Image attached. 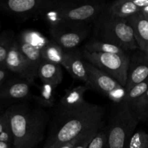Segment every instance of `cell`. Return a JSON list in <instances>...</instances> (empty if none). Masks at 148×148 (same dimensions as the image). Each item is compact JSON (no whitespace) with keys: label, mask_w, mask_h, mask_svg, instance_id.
Returning <instances> with one entry per match:
<instances>
[{"label":"cell","mask_w":148,"mask_h":148,"mask_svg":"<svg viewBox=\"0 0 148 148\" xmlns=\"http://www.w3.org/2000/svg\"><path fill=\"white\" fill-rule=\"evenodd\" d=\"M84 60L107 74L121 86H126L130 56L127 54L91 53L83 50Z\"/></svg>","instance_id":"cell-6"},{"label":"cell","mask_w":148,"mask_h":148,"mask_svg":"<svg viewBox=\"0 0 148 148\" xmlns=\"http://www.w3.org/2000/svg\"><path fill=\"white\" fill-rule=\"evenodd\" d=\"M100 130H93V131L89 132L87 133L82 139H81V141L78 143V144L75 145V147L74 148H87L88 147L89 145L90 144V143L91 142V140L94 139V137H95L97 134V133L100 131Z\"/></svg>","instance_id":"cell-28"},{"label":"cell","mask_w":148,"mask_h":148,"mask_svg":"<svg viewBox=\"0 0 148 148\" xmlns=\"http://www.w3.org/2000/svg\"><path fill=\"white\" fill-rule=\"evenodd\" d=\"M4 66L9 72L16 74L30 85L38 77L37 72L32 68L28 61L20 51L16 37L7 55Z\"/></svg>","instance_id":"cell-9"},{"label":"cell","mask_w":148,"mask_h":148,"mask_svg":"<svg viewBox=\"0 0 148 148\" xmlns=\"http://www.w3.org/2000/svg\"><path fill=\"white\" fill-rule=\"evenodd\" d=\"M148 77V59L142 51L135 53L130 57L127 81H126V92L133 86L140 83Z\"/></svg>","instance_id":"cell-12"},{"label":"cell","mask_w":148,"mask_h":148,"mask_svg":"<svg viewBox=\"0 0 148 148\" xmlns=\"http://www.w3.org/2000/svg\"><path fill=\"white\" fill-rule=\"evenodd\" d=\"M129 106L136 114L139 121L148 119V90Z\"/></svg>","instance_id":"cell-24"},{"label":"cell","mask_w":148,"mask_h":148,"mask_svg":"<svg viewBox=\"0 0 148 148\" xmlns=\"http://www.w3.org/2000/svg\"><path fill=\"white\" fill-rule=\"evenodd\" d=\"M132 27L138 49L145 52L148 48V20L138 12L126 18Z\"/></svg>","instance_id":"cell-14"},{"label":"cell","mask_w":148,"mask_h":148,"mask_svg":"<svg viewBox=\"0 0 148 148\" xmlns=\"http://www.w3.org/2000/svg\"><path fill=\"white\" fill-rule=\"evenodd\" d=\"M139 122L129 103L123 101L116 104L107 131V148H126Z\"/></svg>","instance_id":"cell-5"},{"label":"cell","mask_w":148,"mask_h":148,"mask_svg":"<svg viewBox=\"0 0 148 148\" xmlns=\"http://www.w3.org/2000/svg\"><path fill=\"white\" fill-rule=\"evenodd\" d=\"M15 37V33L10 30L0 33V68L5 69L6 59Z\"/></svg>","instance_id":"cell-23"},{"label":"cell","mask_w":148,"mask_h":148,"mask_svg":"<svg viewBox=\"0 0 148 148\" xmlns=\"http://www.w3.org/2000/svg\"><path fill=\"white\" fill-rule=\"evenodd\" d=\"M41 53L43 60L65 66L68 50H65L51 39L47 44L42 48Z\"/></svg>","instance_id":"cell-17"},{"label":"cell","mask_w":148,"mask_h":148,"mask_svg":"<svg viewBox=\"0 0 148 148\" xmlns=\"http://www.w3.org/2000/svg\"><path fill=\"white\" fill-rule=\"evenodd\" d=\"M104 108L86 101L75 108L55 109L48 131L47 140L43 148H51L68 143L79 136L103 127Z\"/></svg>","instance_id":"cell-1"},{"label":"cell","mask_w":148,"mask_h":148,"mask_svg":"<svg viewBox=\"0 0 148 148\" xmlns=\"http://www.w3.org/2000/svg\"><path fill=\"white\" fill-rule=\"evenodd\" d=\"M85 67L88 77V82L86 85L104 94L107 98L113 91L123 87L107 74L97 69L86 61H85Z\"/></svg>","instance_id":"cell-10"},{"label":"cell","mask_w":148,"mask_h":148,"mask_svg":"<svg viewBox=\"0 0 148 148\" xmlns=\"http://www.w3.org/2000/svg\"><path fill=\"white\" fill-rule=\"evenodd\" d=\"M17 40L20 51L28 61L32 68L37 72L38 68L43 61L41 53V50L31 46L29 43L19 40V39H17Z\"/></svg>","instance_id":"cell-20"},{"label":"cell","mask_w":148,"mask_h":148,"mask_svg":"<svg viewBox=\"0 0 148 148\" xmlns=\"http://www.w3.org/2000/svg\"><path fill=\"white\" fill-rule=\"evenodd\" d=\"M30 84L23 79H7L0 88V103L24 102L31 96Z\"/></svg>","instance_id":"cell-11"},{"label":"cell","mask_w":148,"mask_h":148,"mask_svg":"<svg viewBox=\"0 0 148 148\" xmlns=\"http://www.w3.org/2000/svg\"><path fill=\"white\" fill-rule=\"evenodd\" d=\"M96 20L95 31L100 40L115 45L125 52L138 49L132 27L126 19L111 14L105 7Z\"/></svg>","instance_id":"cell-4"},{"label":"cell","mask_w":148,"mask_h":148,"mask_svg":"<svg viewBox=\"0 0 148 148\" xmlns=\"http://www.w3.org/2000/svg\"><path fill=\"white\" fill-rule=\"evenodd\" d=\"M90 32V26L49 27L52 40L65 50H72L78 46Z\"/></svg>","instance_id":"cell-8"},{"label":"cell","mask_w":148,"mask_h":148,"mask_svg":"<svg viewBox=\"0 0 148 148\" xmlns=\"http://www.w3.org/2000/svg\"><path fill=\"white\" fill-rule=\"evenodd\" d=\"M9 71L6 69L0 68V88L5 83L6 81L8 79Z\"/></svg>","instance_id":"cell-32"},{"label":"cell","mask_w":148,"mask_h":148,"mask_svg":"<svg viewBox=\"0 0 148 148\" xmlns=\"http://www.w3.org/2000/svg\"><path fill=\"white\" fill-rule=\"evenodd\" d=\"M4 111V110L3 109V108H2V104L0 103V114H1V112H3Z\"/></svg>","instance_id":"cell-36"},{"label":"cell","mask_w":148,"mask_h":148,"mask_svg":"<svg viewBox=\"0 0 148 148\" xmlns=\"http://www.w3.org/2000/svg\"><path fill=\"white\" fill-rule=\"evenodd\" d=\"M57 87L52 84L42 82L39 90V94L33 96L38 105L42 108H51L55 106V90Z\"/></svg>","instance_id":"cell-21"},{"label":"cell","mask_w":148,"mask_h":148,"mask_svg":"<svg viewBox=\"0 0 148 148\" xmlns=\"http://www.w3.org/2000/svg\"><path fill=\"white\" fill-rule=\"evenodd\" d=\"M0 142L8 143L11 145H13V136L11 129H10V124L5 130H4L0 133Z\"/></svg>","instance_id":"cell-29"},{"label":"cell","mask_w":148,"mask_h":148,"mask_svg":"<svg viewBox=\"0 0 148 148\" xmlns=\"http://www.w3.org/2000/svg\"><path fill=\"white\" fill-rule=\"evenodd\" d=\"M37 77L40 78L42 82L57 87L63 79L62 66L43 60L38 68Z\"/></svg>","instance_id":"cell-15"},{"label":"cell","mask_w":148,"mask_h":148,"mask_svg":"<svg viewBox=\"0 0 148 148\" xmlns=\"http://www.w3.org/2000/svg\"><path fill=\"white\" fill-rule=\"evenodd\" d=\"M107 144V131L101 130L94 137L87 148H104Z\"/></svg>","instance_id":"cell-27"},{"label":"cell","mask_w":148,"mask_h":148,"mask_svg":"<svg viewBox=\"0 0 148 148\" xmlns=\"http://www.w3.org/2000/svg\"><path fill=\"white\" fill-rule=\"evenodd\" d=\"M9 116L8 111L6 108L3 112L0 114V133L5 130L9 126Z\"/></svg>","instance_id":"cell-31"},{"label":"cell","mask_w":148,"mask_h":148,"mask_svg":"<svg viewBox=\"0 0 148 148\" xmlns=\"http://www.w3.org/2000/svg\"><path fill=\"white\" fill-rule=\"evenodd\" d=\"M126 148H148V134L143 130H139L132 134Z\"/></svg>","instance_id":"cell-26"},{"label":"cell","mask_w":148,"mask_h":148,"mask_svg":"<svg viewBox=\"0 0 148 148\" xmlns=\"http://www.w3.org/2000/svg\"><path fill=\"white\" fill-rule=\"evenodd\" d=\"M84 50L91 53H115V54H125L126 52L115 45L102 41L98 39L92 38L87 42L84 47Z\"/></svg>","instance_id":"cell-19"},{"label":"cell","mask_w":148,"mask_h":148,"mask_svg":"<svg viewBox=\"0 0 148 148\" xmlns=\"http://www.w3.org/2000/svg\"><path fill=\"white\" fill-rule=\"evenodd\" d=\"M87 133H86V134H83V135H81V136H79V137H78L77 138L74 139V140H71V141H70V142H68V143H63V144H60V145H59L55 146V147H51V148H74L75 147V145H76L78 144L80 141H81V139H82L83 137H84V136L87 134Z\"/></svg>","instance_id":"cell-30"},{"label":"cell","mask_w":148,"mask_h":148,"mask_svg":"<svg viewBox=\"0 0 148 148\" xmlns=\"http://www.w3.org/2000/svg\"><path fill=\"white\" fill-rule=\"evenodd\" d=\"M143 53H145V56H146V57L147 58V59H148V48H147V50H146V51L143 52Z\"/></svg>","instance_id":"cell-37"},{"label":"cell","mask_w":148,"mask_h":148,"mask_svg":"<svg viewBox=\"0 0 148 148\" xmlns=\"http://www.w3.org/2000/svg\"><path fill=\"white\" fill-rule=\"evenodd\" d=\"M90 89L87 85H78L65 92V95L59 100L58 106L62 108H75L83 105L86 101L84 100V93Z\"/></svg>","instance_id":"cell-16"},{"label":"cell","mask_w":148,"mask_h":148,"mask_svg":"<svg viewBox=\"0 0 148 148\" xmlns=\"http://www.w3.org/2000/svg\"><path fill=\"white\" fill-rule=\"evenodd\" d=\"M106 9L111 14L124 19L140 12V10L133 4V1L128 0L113 1L109 6H106Z\"/></svg>","instance_id":"cell-18"},{"label":"cell","mask_w":148,"mask_h":148,"mask_svg":"<svg viewBox=\"0 0 148 148\" xmlns=\"http://www.w3.org/2000/svg\"><path fill=\"white\" fill-rule=\"evenodd\" d=\"M106 6L97 1L50 0L42 12V17L49 27L89 25L96 20Z\"/></svg>","instance_id":"cell-3"},{"label":"cell","mask_w":148,"mask_h":148,"mask_svg":"<svg viewBox=\"0 0 148 148\" xmlns=\"http://www.w3.org/2000/svg\"><path fill=\"white\" fill-rule=\"evenodd\" d=\"M13 136V148H36L46 135L49 116L42 107H32L26 102L7 108Z\"/></svg>","instance_id":"cell-2"},{"label":"cell","mask_w":148,"mask_h":148,"mask_svg":"<svg viewBox=\"0 0 148 148\" xmlns=\"http://www.w3.org/2000/svg\"><path fill=\"white\" fill-rule=\"evenodd\" d=\"M63 67L68 70L74 79L87 83L88 77L82 52L75 49L68 50L67 59Z\"/></svg>","instance_id":"cell-13"},{"label":"cell","mask_w":148,"mask_h":148,"mask_svg":"<svg viewBox=\"0 0 148 148\" xmlns=\"http://www.w3.org/2000/svg\"><path fill=\"white\" fill-rule=\"evenodd\" d=\"M144 17H145V16H144ZM145 17V18H146L147 19V20H148V16H147V17Z\"/></svg>","instance_id":"cell-38"},{"label":"cell","mask_w":148,"mask_h":148,"mask_svg":"<svg viewBox=\"0 0 148 148\" xmlns=\"http://www.w3.org/2000/svg\"><path fill=\"white\" fill-rule=\"evenodd\" d=\"M148 90V77L140 83L133 86L131 89L126 92V97L124 98V102L131 104L137 100L139 97L142 96Z\"/></svg>","instance_id":"cell-25"},{"label":"cell","mask_w":148,"mask_h":148,"mask_svg":"<svg viewBox=\"0 0 148 148\" xmlns=\"http://www.w3.org/2000/svg\"><path fill=\"white\" fill-rule=\"evenodd\" d=\"M0 28H1V23H0Z\"/></svg>","instance_id":"cell-39"},{"label":"cell","mask_w":148,"mask_h":148,"mask_svg":"<svg viewBox=\"0 0 148 148\" xmlns=\"http://www.w3.org/2000/svg\"><path fill=\"white\" fill-rule=\"evenodd\" d=\"M17 39L29 43L40 50L49 41L47 38L44 37L40 33L31 30H26L22 32L17 37Z\"/></svg>","instance_id":"cell-22"},{"label":"cell","mask_w":148,"mask_h":148,"mask_svg":"<svg viewBox=\"0 0 148 148\" xmlns=\"http://www.w3.org/2000/svg\"><path fill=\"white\" fill-rule=\"evenodd\" d=\"M49 3L50 0L0 1V10L22 20H28L31 17H40Z\"/></svg>","instance_id":"cell-7"},{"label":"cell","mask_w":148,"mask_h":148,"mask_svg":"<svg viewBox=\"0 0 148 148\" xmlns=\"http://www.w3.org/2000/svg\"><path fill=\"white\" fill-rule=\"evenodd\" d=\"M139 12H140L142 15L145 16V17H147L148 16V6H147V7L141 9Z\"/></svg>","instance_id":"cell-34"},{"label":"cell","mask_w":148,"mask_h":148,"mask_svg":"<svg viewBox=\"0 0 148 148\" xmlns=\"http://www.w3.org/2000/svg\"><path fill=\"white\" fill-rule=\"evenodd\" d=\"M0 148H13L12 145L8 144V143L0 142Z\"/></svg>","instance_id":"cell-35"},{"label":"cell","mask_w":148,"mask_h":148,"mask_svg":"<svg viewBox=\"0 0 148 148\" xmlns=\"http://www.w3.org/2000/svg\"><path fill=\"white\" fill-rule=\"evenodd\" d=\"M133 2L139 10L148 6V0H133Z\"/></svg>","instance_id":"cell-33"}]
</instances>
